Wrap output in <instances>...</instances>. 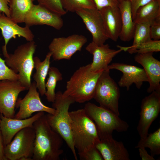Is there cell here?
Wrapping results in <instances>:
<instances>
[{
    "label": "cell",
    "instance_id": "6da1fadb",
    "mask_svg": "<svg viewBox=\"0 0 160 160\" xmlns=\"http://www.w3.org/2000/svg\"><path fill=\"white\" fill-rule=\"evenodd\" d=\"M35 138L33 160H59L63 139L50 127L45 113L33 124Z\"/></svg>",
    "mask_w": 160,
    "mask_h": 160
},
{
    "label": "cell",
    "instance_id": "7a4b0ae2",
    "mask_svg": "<svg viewBox=\"0 0 160 160\" xmlns=\"http://www.w3.org/2000/svg\"><path fill=\"white\" fill-rule=\"evenodd\" d=\"M74 145L80 159L95 147L99 138L96 125L84 108L69 112Z\"/></svg>",
    "mask_w": 160,
    "mask_h": 160
},
{
    "label": "cell",
    "instance_id": "3957f363",
    "mask_svg": "<svg viewBox=\"0 0 160 160\" xmlns=\"http://www.w3.org/2000/svg\"><path fill=\"white\" fill-rule=\"evenodd\" d=\"M103 71H92L90 63L80 67L67 81L63 96L71 97L79 103L91 100L93 98L97 83Z\"/></svg>",
    "mask_w": 160,
    "mask_h": 160
},
{
    "label": "cell",
    "instance_id": "277c9868",
    "mask_svg": "<svg viewBox=\"0 0 160 160\" xmlns=\"http://www.w3.org/2000/svg\"><path fill=\"white\" fill-rule=\"evenodd\" d=\"M74 102L71 97H64L61 91H58L56 93L55 100L52 105V107L55 110V113L53 114L47 113L46 115L50 127L64 140L75 159L77 160L68 111L70 106Z\"/></svg>",
    "mask_w": 160,
    "mask_h": 160
},
{
    "label": "cell",
    "instance_id": "5b68a950",
    "mask_svg": "<svg viewBox=\"0 0 160 160\" xmlns=\"http://www.w3.org/2000/svg\"><path fill=\"white\" fill-rule=\"evenodd\" d=\"M37 45L33 41L21 44L13 53L2 52L6 65L20 76L18 80L28 90L31 84V77L34 68L33 55Z\"/></svg>",
    "mask_w": 160,
    "mask_h": 160
},
{
    "label": "cell",
    "instance_id": "8992f818",
    "mask_svg": "<svg viewBox=\"0 0 160 160\" xmlns=\"http://www.w3.org/2000/svg\"><path fill=\"white\" fill-rule=\"evenodd\" d=\"M84 109L95 123L99 137L112 135L115 130L119 132H125L129 128L128 123L121 119L119 116L100 106L88 102L85 105Z\"/></svg>",
    "mask_w": 160,
    "mask_h": 160
},
{
    "label": "cell",
    "instance_id": "52a82bcc",
    "mask_svg": "<svg viewBox=\"0 0 160 160\" xmlns=\"http://www.w3.org/2000/svg\"><path fill=\"white\" fill-rule=\"evenodd\" d=\"M35 132L33 127L18 132L4 148L7 160H33Z\"/></svg>",
    "mask_w": 160,
    "mask_h": 160
},
{
    "label": "cell",
    "instance_id": "ba28073f",
    "mask_svg": "<svg viewBox=\"0 0 160 160\" xmlns=\"http://www.w3.org/2000/svg\"><path fill=\"white\" fill-rule=\"evenodd\" d=\"M119 88L110 75V70H104L97 83L93 98L100 106L109 109L119 116Z\"/></svg>",
    "mask_w": 160,
    "mask_h": 160
},
{
    "label": "cell",
    "instance_id": "9c48e42d",
    "mask_svg": "<svg viewBox=\"0 0 160 160\" xmlns=\"http://www.w3.org/2000/svg\"><path fill=\"white\" fill-rule=\"evenodd\" d=\"M87 39L84 36L73 34L67 37L54 38L48 48L54 60H70L77 51H80Z\"/></svg>",
    "mask_w": 160,
    "mask_h": 160
},
{
    "label": "cell",
    "instance_id": "30bf717a",
    "mask_svg": "<svg viewBox=\"0 0 160 160\" xmlns=\"http://www.w3.org/2000/svg\"><path fill=\"white\" fill-rule=\"evenodd\" d=\"M160 112V91H153L142 100L140 118L137 130L140 137L139 141L147 136L148 129Z\"/></svg>",
    "mask_w": 160,
    "mask_h": 160
},
{
    "label": "cell",
    "instance_id": "8fae6325",
    "mask_svg": "<svg viewBox=\"0 0 160 160\" xmlns=\"http://www.w3.org/2000/svg\"><path fill=\"white\" fill-rule=\"evenodd\" d=\"M37 89L35 82H33L24 97L18 98L15 107L19 108V110L14 118L26 119L31 116L36 112H44L52 114L55 113V110L54 108L47 106L42 102Z\"/></svg>",
    "mask_w": 160,
    "mask_h": 160
},
{
    "label": "cell",
    "instance_id": "7c38bea8",
    "mask_svg": "<svg viewBox=\"0 0 160 160\" xmlns=\"http://www.w3.org/2000/svg\"><path fill=\"white\" fill-rule=\"evenodd\" d=\"M27 90L18 80L0 81V113L8 118H14L18 95Z\"/></svg>",
    "mask_w": 160,
    "mask_h": 160
},
{
    "label": "cell",
    "instance_id": "4fadbf2b",
    "mask_svg": "<svg viewBox=\"0 0 160 160\" xmlns=\"http://www.w3.org/2000/svg\"><path fill=\"white\" fill-rule=\"evenodd\" d=\"M76 13L82 19L92 36V41L98 45L104 44L109 39L99 10L96 8L84 9Z\"/></svg>",
    "mask_w": 160,
    "mask_h": 160
},
{
    "label": "cell",
    "instance_id": "5bb4252c",
    "mask_svg": "<svg viewBox=\"0 0 160 160\" xmlns=\"http://www.w3.org/2000/svg\"><path fill=\"white\" fill-rule=\"evenodd\" d=\"M117 47L119 49L116 50L111 49L108 44L98 45L92 41L90 43L85 49L93 56L92 62L90 63L92 71L98 72L108 69V66L113 58L121 51H125L124 47Z\"/></svg>",
    "mask_w": 160,
    "mask_h": 160
},
{
    "label": "cell",
    "instance_id": "9a60e30c",
    "mask_svg": "<svg viewBox=\"0 0 160 160\" xmlns=\"http://www.w3.org/2000/svg\"><path fill=\"white\" fill-rule=\"evenodd\" d=\"M29 27L36 25H46L57 30L61 28L63 21L61 16L38 4H34L26 15L24 21Z\"/></svg>",
    "mask_w": 160,
    "mask_h": 160
},
{
    "label": "cell",
    "instance_id": "2e32d148",
    "mask_svg": "<svg viewBox=\"0 0 160 160\" xmlns=\"http://www.w3.org/2000/svg\"><path fill=\"white\" fill-rule=\"evenodd\" d=\"M109 70L115 69L121 72L122 76L119 81L120 87H126L127 91L134 84L140 89L144 82H148L147 76L143 68L121 63H113L108 66Z\"/></svg>",
    "mask_w": 160,
    "mask_h": 160
},
{
    "label": "cell",
    "instance_id": "e0dca14e",
    "mask_svg": "<svg viewBox=\"0 0 160 160\" xmlns=\"http://www.w3.org/2000/svg\"><path fill=\"white\" fill-rule=\"evenodd\" d=\"M44 113V112H38L30 117L22 119L8 118L0 114V130L4 147L21 130L26 127H33L34 122Z\"/></svg>",
    "mask_w": 160,
    "mask_h": 160
},
{
    "label": "cell",
    "instance_id": "ac0fdd59",
    "mask_svg": "<svg viewBox=\"0 0 160 160\" xmlns=\"http://www.w3.org/2000/svg\"><path fill=\"white\" fill-rule=\"evenodd\" d=\"M95 146L105 160H129V155L123 143L114 140L112 135L99 137Z\"/></svg>",
    "mask_w": 160,
    "mask_h": 160
},
{
    "label": "cell",
    "instance_id": "d6986e66",
    "mask_svg": "<svg viewBox=\"0 0 160 160\" xmlns=\"http://www.w3.org/2000/svg\"><path fill=\"white\" fill-rule=\"evenodd\" d=\"M153 53H137L134 57L135 61L143 67L148 77V93L160 91V62L153 57Z\"/></svg>",
    "mask_w": 160,
    "mask_h": 160
},
{
    "label": "cell",
    "instance_id": "ffe728a7",
    "mask_svg": "<svg viewBox=\"0 0 160 160\" xmlns=\"http://www.w3.org/2000/svg\"><path fill=\"white\" fill-rule=\"evenodd\" d=\"M0 29L5 42L2 51L7 50V46L9 41L12 38H16L17 36L23 37L28 41H33L34 38L29 27L19 26L3 13L0 14Z\"/></svg>",
    "mask_w": 160,
    "mask_h": 160
},
{
    "label": "cell",
    "instance_id": "44dd1931",
    "mask_svg": "<svg viewBox=\"0 0 160 160\" xmlns=\"http://www.w3.org/2000/svg\"><path fill=\"white\" fill-rule=\"evenodd\" d=\"M99 10L109 39L116 41L121 28V16L118 7H106Z\"/></svg>",
    "mask_w": 160,
    "mask_h": 160
},
{
    "label": "cell",
    "instance_id": "7402d4cb",
    "mask_svg": "<svg viewBox=\"0 0 160 160\" xmlns=\"http://www.w3.org/2000/svg\"><path fill=\"white\" fill-rule=\"evenodd\" d=\"M118 7L121 20L119 38L123 41H128L133 38L135 26L132 18L131 3L129 0H123L119 2Z\"/></svg>",
    "mask_w": 160,
    "mask_h": 160
},
{
    "label": "cell",
    "instance_id": "603a6c76",
    "mask_svg": "<svg viewBox=\"0 0 160 160\" xmlns=\"http://www.w3.org/2000/svg\"><path fill=\"white\" fill-rule=\"evenodd\" d=\"M52 56L51 52L49 51L43 61L37 56L33 57L34 68L36 72L33 75V78L36 83L38 92L42 96L45 95L46 92L45 80L50 67Z\"/></svg>",
    "mask_w": 160,
    "mask_h": 160
},
{
    "label": "cell",
    "instance_id": "cb8c5ba5",
    "mask_svg": "<svg viewBox=\"0 0 160 160\" xmlns=\"http://www.w3.org/2000/svg\"><path fill=\"white\" fill-rule=\"evenodd\" d=\"M159 20H160V0H151L138 8L133 21L135 23L142 22L152 23Z\"/></svg>",
    "mask_w": 160,
    "mask_h": 160
},
{
    "label": "cell",
    "instance_id": "d4e9b609",
    "mask_svg": "<svg viewBox=\"0 0 160 160\" xmlns=\"http://www.w3.org/2000/svg\"><path fill=\"white\" fill-rule=\"evenodd\" d=\"M35 0H10V18L15 23H24L25 17L33 6Z\"/></svg>",
    "mask_w": 160,
    "mask_h": 160
},
{
    "label": "cell",
    "instance_id": "484cf974",
    "mask_svg": "<svg viewBox=\"0 0 160 160\" xmlns=\"http://www.w3.org/2000/svg\"><path fill=\"white\" fill-rule=\"evenodd\" d=\"M151 23L142 22L135 23L132 45L127 47V51L130 54L138 45L152 39L150 34V28Z\"/></svg>",
    "mask_w": 160,
    "mask_h": 160
},
{
    "label": "cell",
    "instance_id": "4316f807",
    "mask_svg": "<svg viewBox=\"0 0 160 160\" xmlns=\"http://www.w3.org/2000/svg\"><path fill=\"white\" fill-rule=\"evenodd\" d=\"M48 77L45 86V94L46 99L49 102L53 103L55 100V89L57 83L63 79L62 75L59 69L55 67H50L48 72Z\"/></svg>",
    "mask_w": 160,
    "mask_h": 160
},
{
    "label": "cell",
    "instance_id": "83f0119b",
    "mask_svg": "<svg viewBox=\"0 0 160 160\" xmlns=\"http://www.w3.org/2000/svg\"><path fill=\"white\" fill-rule=\"evenodd\" d=\"M148 148L151 150V155L153 156L160 154V128L152 133L148 134L142 141H139L135 148L140 146Z\"/></svg>",
    "mask_w": 160,
    "mask_h": 160
},
{
    "label": "cell",
    "instance_id": "f1b7e54d",
    "mask_svg": "<svg viewBox=\"0 0 160 160\" xmlns=\"http://www.w3.org/2000/svg\"><path fill=\"white\" fill-rule=\"evenodd\" d=\"M62 6L67 12H75L84 9L96 8L94 0H61Z\"/></svg>",
    "mask_w": 160,
    "mask_h": 160
},
{
    "label": "cell",
    "instance_id": "f546056e",
    "mask_svg": "<svg viewBox=\"0 0 160 160\" xmlns=\"http://www.w3.org/2000/svg\"><path fill=\"white\" fill-rule=\"evenodd\" d=\"M160 51V40L151 39L138 45L131 52L130 54L153 53Z\"/></svg>",
    "mask_w": 160,
    "mask_h": 160
},
{
    "label": "cell",
    "instance_id": "4dcf8cb0",
    "mask_svg": "<svg viewBox=\"0 0 160 160\" xmlns=\"http://www.w3.org/2000/svg\"><path fill=\"white\" fill-rule=\"evenodd\" d=\"M39 4L60 16L67 12L63 8L61 0H37Z\"/></svg>",
    "mask_w": 160,
    "mask_h": 160
},
{
    "label": "cell",
    "instance_id": "1f68e13d",
    "mask_svg": "<svg viewBox=\"0 0 160 160\" xmlns=\"http://www.w3.org/2000/svg\"><path fill=\"white\" fill-rule=\"evenodd\" d=\"M19 78V74L9 68L6 64L4 60L0 56V81L5 79L17 80Z\"/></svg>",
    "mask_w": 160,
    "mask_h": 160
},
{
    "label": "cell",
    "instance_id": "d6a6232c",
    "mask_svg": "<svg viewBox=\"0 0 160 160\" xmlns=\"http://www.w3.org/2000/svg\"><path fill=\"white\" fill-rule=\"evenodd\" d=\"M150 34L152 39L160 40V20L155 21L151 24L150 28Z\"/></svg>",
    "mask_w": 160,
    "mask_h": 160
},
{
    "label": "cell",
    "instance_id": "836d02e7",
    "mask_svg": "<svg viewBox=\"0 0 160 160\" xmlns=\"http://www.w3.org/2000/svg\"><path fill=\"white\" fill-rule=\"evenodd\" d=\"M82 160H103L100 153L95 147L88 151L80 159Z\"/></svg>",
    "mask_w": 160,
    "mask_h": 160
},
{
    "label": "cell",
    "instance_id": "e575fe53",
    "mask_svg": "<svg viewBox=\"0 0 160 160\" xmlns=\"http://www.w3.org/2000/svg\"><path fill=\"white\" fill-rule=\"evenodd\" d=\"M96 7L100 10L102 8L108 6L118 7V0H94Z\"/></svg>",
    "mask_w": 160,
    "mask_h": 160
},
{
    "label": "cell",
    "instance_id": "d590c367",
    "mask_svg": "<svg viewBox=\"0 0 160 160\" xmlns=\"http://www.w3.org/2000/svg\"><path fill=\"white\" fill-rule=\"evenodd\" d=\"M131 3L132 12L133 20L136 12L140 7L143 6L151 0H129Z\"/></svg>",
    "mask_w": 160,
    "mask_h": 160
},
{
    "label": "cell",
    "instance_id": "8d00e7d4",
    "mask_svg": "<svg viewBox=\"0 0 160 160\" xmlns=\"http://www.w3.org/2000/svg\"><path fill=\"white\" fill-rule=\"evenodd\" d=\"M10 0H0V13H3L10 18L9 3Z\"/></svg>",
    "mask_w": 160,
    "mask_h": 160
},
{
    "label": "cell",
    "instance_id": "74e56055",
    "mask_svg": "<svg viewBox=\"0 0 160 160\" xmlns=\"http://www.w3.org/2000/svg\"><path fill=\"white\" fill-rule=\"evenodd\" d=\"M139 155L142 160H154L153 156L150 155L143 146H140L139 148Z\"/></svg>",
    "mask_w": 160,
    "mask_h": 160
},
{
    "label": "cell",
    "instance_id": "f35d334b",
    "mask_svg": "<svg viewBox=\"0 0 160 160\" xmlns=\"http://www.w3.org/2000/svg\"><path fill=\"white\" fill-rule=\"evenodd\" d=\"M4 148L2 137L0 130V160H7L4 155Z\"/></svg>",
    "mask_w": 160,
    "mask_h": 160
},
{
    "label": "cell",
    "instance_id": "ab89813d",
    "mask_svg": "<svg viewBox=\"0 0 160 160\" xmlns=\"http://www.w3.org/2000/svg\"><path fill=\"white\" fill-rule=\"evenodd\" d=\"M118 1L119 2V3L121 1L123 0H118Z\"/></svg>",
    "mask_w": 160,
    "mask_h": 160
},
{
    "label": "cell",
    "instance_id": "60d3db41",
    "mask_svg": "<svg viewBox=\"0 0 160 160\" xmlns=\"http://www.w3.org/2000/svg\"></svg>",
    "mask_w": 160,
    "mask_h": 160
},
{
    "label": "cell",
    "instance_id": "b9f144b4",
    "mask_svg": "<svg viewBox=\"0 0 160 160\" xmlns=\"http://www.w3.org/2000/svg\"><path fill=\"white\" fill-rule=\"evenodd\" d=\"M1 13H0V14H1Z\"/></svg>",
    "mask_w": 160,
    "mask_h": 160
}]
</instances>
